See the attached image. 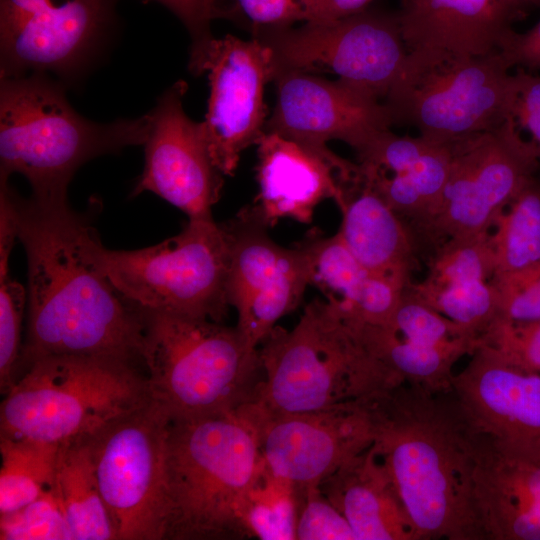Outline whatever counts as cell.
<instances>
[{
	"mask_svg": "<svg viewBox=\"0 0 540 540\" xmlns=\"http://www.w3.org/2000/svg\"><path fill=\"white\" fill-rule=\"evenodd\" d=\"M17 239L27 257V331L19 374L47 356L142 363L145 315L113 286L97 259L101 242L68 200L21 198L9 186Z\"/></svg>",
	"mask_w": 540,
	"mask_h": 540,
	"instance_id": "obj_1",
	"label": "cell"
},
{
	"mask_svg": "<svg viewBox=\"0 0 540 540\" xmlns=\"http://www.w3.org/2000/svg\"><path fill=\"white\" fill-rule=\"evenodd\" d=\"M374 446L420 540H482L474 507L476 434L450 392L400 383L369 397Z\"/></svg>",
	"mask_w": 540,
	"mask_h": 540,
	"instance_id": "obj_2",
	"label": "cell"
},
{
	"mask_svg": "<svg viewBox=\"0 0 540 540\" xmlns=\"http://www.w3.org/2000/svg\"><path fill=\"white\" fill-rule=\"evenodd\" d=\"M65 91L63 82L47 74L0 81V180L23 175L38 200L67 199L79 167L98 156L144 145L151 127L149 112L109 123L86 119Z\"/></svg>",
	"mask_w": 540,
	"mask_h": 540,
	"instance_id": "obj_3",
	"label": "cell"
},
{
	"mask_svg": "<svg viewBox=\"0 0 540 540\" xmlns=\"http://www.w3.org/2000/svg\"><path fill=\"white\" fill-rule=\"evenodd\" d=\"M262 462L258 429L244 406L211 415L170 419L165 539L249 538L240 509Z\"/></svg>",
	"mask_w": 540,
	"mask_h": 540,
	"instance_id": "obj_4",
	"label": "cell"
},
{
	"mask_svg": "<svg viewBox=\"0 0 540 540\" xmlns=\"http://www.w3.org/2000/svg\"><path fill=\"white\" fill-rule=\"evenodd\" d=\"M258 351L262 378L248 403L264 415L318 410L400 384L356 324L319 298L292 330L275 326Z\"/></svg>",
	"mask_w": 540,
	"mask_h": 540,
	"instance_id": "obj_5",
	"label": "cell"
},
{
	"mask_svg": "<svg viewBox=\"0 0 540 540\" xmlns=\"http://www.w3.org/2000/svg\"><path fill=\"white\" fill-rule=\"evenodd\" d=\"M143 312L149 396L171 419L232 411L252 399L262 378L259 351L236 326Z\"/></svg>",
	"mask_w": 540,
	"mask_h": 540,
	"instance_id": "obj_6",
	"label": "cell"
},
{
	"mask_svg": "<svg viewBox=\"0 0 540 540\" xmlns=\"http://www.w3.org/2000/svg\"><path fill=\"white\" fill-rule=\"evenodd\" d=\"M150 400L136 364L55 355L29 364L4 395L0 435L64 444L90 436Z\"/></svg>",
	"mask_w": 540,
	"mask_h": 540,
	"instance_id": "obj_7",
	"label": "cell"
},
{
	"mask_svg": "<svg viewBox=\"0 0 540 540\" xmlns=\"http://www.w3.org/2000/svg\"><path fill=\"white\" fill-rule=\"evenodd\" d=\"M96 253L113 286L142 311L217 322L227 315L231 242L226 222L189 219L180 233L156 245L111 250L100 242Z\"/></svg>",
	"mask_w": 540,
	"mask_h": 540,
	"instance_id": "obj_8",
	"label": "cell"
},
{
	"mask_svg": "<svg viewBox=\"0 0 540 540\" xmlns=\"http://www.w3.org/2000/svg\"><path fill=\"white\" fill-rule=\"evenodd\" d=\"M498 51L483 56L409 52L384 98L394 125L450 143L489 131L512 117L515 78Z\"/></svg>",
	"mask_w": 540,
	"mask_h": 540,
	"instance_id": "obj_9",
	"label": "cell"
},
{
	"mask_svg": "<svg viewBox=\"0 0 540 540\" xmlns=\"http://www.w3.org/2000/svg\"><path fill=\"white\" fill-rule=\"evenodd\" d=\"M170 416L151 399L89 436L116 540H163L168 524Z\"/></svg>",
	"mask_w": 540,
	"mask_h": 540,
	"instance_id": "obj_10",
	"label": "cell"
},
{
	"mask_svg": "<svg viewBox=\"0 0 540 540\" xmlns=\"http://www.w3.org/2000/svg\"><path fill=\"white\" fill-rule=\"evenodd\" d=\"M451 143L452 160L442 195L419 231L434 251L454 238L489 233L540 162L509 117L495 129Z\"/></svg>",
	"mask_w": 540,
	"mask_h": 540,
	"instance_id": "obj_11",
	"label": "cell"
},
{
	"mask_svg": "<svg viewBox=\"0 0 540 540\" xmlns=\"http://www.w3.org/2000/svg\"><path fill=\"white\" fill-rule=\"evenodd\" d=\"M119 0H0V78L84 72L114 32Z\"/></svg>",
	"mask_w": 540,
	"mask_h": 540,
	"instance_id": "obj_12",
	"label": "cell"
},
{
	"mask_svg": "<svg viewBox=\"0 0 540 540\" xmlns=\"http://www.w3.org/2000/svg\"><path fill=\"white\" fill-rule=\"evenodd\" d=\"M265 32L262 40L273 49L277 70L325 68L378 99L386 97L409 53L397 13L377 10Z\"/></svg>",
	"mask_w": 540,
	"mask_h": 540,
	"instance_id": "obj_13",
	"label": "cell"
},
{
	"mask_svg": "<svg viewBox=\"0 0 540 540\" xmlns=\"http://www.w3.org/2000/svg\"><path fill=\"white\" fill-rule=\"evenodd\" d=\"M190 70L207 73L208 110L202 123L208 153L223 175H232L241 153L257 144L266 116L264 87L275 77L273 49L262 39L232 35L192 47Z\"/></svg>",
	"mask_w": 540,
	"mask_h": 540,
	"instance_id": "obj_14",
	"label": "cell"
},
{
	"mask_svg": "<svg viewBox=\"0 0 540 540\" xmlns=\"http://www.w3.org/2000/svg\"><path fill=\"white\" fill-rule=\"evenodd\" d=\"M231 242L227 297L236 327L255 348L294 310L309 286L303 250L274 242L251 206L226 222Z\"/></svg>",
	"mask_w": 540,
	"mask_h": 540,
	"instance_id": "obj_15",
	"label": "cell"
},
{
	"mask_svg": "<svg viewBox=\"0 0 540 540\" xmlns=\"http://www.w3.org/2000/svg\"><path fill=\"white\" fill-rule=\"evenodd\" d=\"M369 397L278 415L245 406L256 423L266 464L276 475L303 487L319 485L374 443Z\"/></svg>",
	"mask_w": 540,
	"mask_h": 540,
	"instance_id": "obj_16",
	"label": "cell"
},
{
	"mask_svg": "<svg viewBox=\"0 0 540 540\" xmlns=\"http://www.w3.org/2000/svg\"><path fill=\"white\" fill-rule=\"evenodd\" d=\"M454 374L452 394L469 425L503 453L540 461V374L479 343Z\"/></svg>",
	"mask_w": 540,
	"mask_h": 540,
	"instance_id": "obj_17",
	"label": "cell"
},
{
	"mask_svg": "<svg viewBox=\"0 0 540 540\" xmlns=\"http://www.w3.org/2000/svg\"><path fill=\"white\" fill-rule=\"evenodd\" d=\"M186 91V82H175L149 112L145 165L132 196L149 191L189 219L213 218L212 207L220 198L223 174L210 158L202 123L193 121L184 111Z\"/></svg>",
	"mask_w": 540,
	"mask_h": 540,
	"instance_id": "obj_18",
	"label": "cell"
},
{
	"mask_svg": "<svg viewBox=\"0 0 540 540\" xmlns=\"http://www.w3.org/2000/svg\"><path fill=\"white\" fill-rule=\"evenodd\" d=\"M274 78L277 101L264 132L318 151L328 150L329 140H341L356 151L394 125L384 102L339 79L293 69H279Z\"/></svg>",
	"mask_w": 540,
	"mask_h": 540,
	"instance_id": "obj_19",
	"label": "cell"
},
{
	"mask_svg": "<svg viewBox=\"0 0 540 540\" xmlns=\"http://www.w3.org/2000/svg\"><path fill=\"white\" fill-rule=\"evenodd\" d=\"M256 145L259 191L251 208L268 228L285 218L311 223L320 202H337L338 177L356 167L329 149L318 151L272 132H264Z\"/></svg>",
	"mask_w": 540,
	"mask_h": 540,
	"instance_id": "obj_20",
	"label": "cell"
},
{
	"mask_svg": "<svg viewBox=\"0 0 540 540\" xmlns=\"http://www.w3.org/2000/svg\"><path fill=\"white\" fill-rule=\"evenodd\" d=\"M526 7L524 0H402L397 17L408 52L483 56L499 51Z\"/></svg>",
	"mask_w": 540,
	"mask_h": 540,
	"instance_id": "obj_21",
	"label": "cell"
},
{
	"mask_svg": "<svg viewBox=\"0 0 540 540\" xmlns=\"http://www.w3.org/2000/svg\"><path fill=\"white\" fill-rule=\"evenodd\" d=\"M476 434L474 507L482 540H540V461Z\"/></svg>",
	"mask_w": 540,
	"mask_h": 540,
	"instance_id": "obj_22",
	"label": "cell"
},
{
	"mask_svg": "<svg viewBox=\"0 0 540 540\" xmlns=\"http://www.w3.org/2000/svg\"><path fill=\"white\" fill-rule=\"evenodd\" d=\"M490 233L447 240L435 251L429 272L405 291L480 336L496 316Z\"/></svg>",
	"mask_w": 540,
	"mask_h": 540,
	"instance_id": "obj_23",
	"label": "cell"
},
{
	"mask_svg": "<svg viewBox=\"0 0 540 540\" xmlns=\"http://www.w3.org/2000/svg\"><path fill=\"white\" fill-rule=\"evenodd\" d=\"M319 486L345 517L356 540H420L374 444L342 464Z\"/></svg>",
	"mask_w": 540,
	"mask_h": 540,
	"instance_id": "obj_24",
	"label": "cell"
},
{
	"mask_svg": "<svg viewBox=\"0 0 540 540\" xmlns=\"http://www.w3.org/2000/svg\"><path fill=\"white\" fill-rule=\"evenodd\" d=\"M337 234L370 272L405 289L415 262L413 235L385 201L359 175L339 182Z\"/></svg>",
	"mask_w": 540,
	"mask_h": 540,
	"instance_id": "obj_25",
	"label": "cell"
},
{
	"mask_svg": "<svg viewBox=\"0 0 540 540\" xmlns=\"http://www.w3.org/2000/svg\"><path fill=\"white\" fill-rule=\"evenodd\" d=\"M304 252L309 286L351 321L387 325L401 300V287L366 269L339 235L324 236L317 230L297 243Z\"/></svg>",
	"mask_w": 540,
	"mask_h": 540,
	"instance_id": "obj_26",
	"label": "cell"
},
{
	"mask_svg": "<svg viewBox=\"0 0 540 540\" xmlns=\"http://www.w3.org/2000/svg\"><path fill=\"white\" fill-rule=\"evenodd\" d=\"M54 489L74 540H116L98 485L89 436L61 445Z\"/></svg>",
	"mask_w": 540,
	"mask_h": 540,
	"instance_id": "obj_27",
	"label": "cell"
},
{
	"mask_svg": "<svg viewBox=\"0 0 540 540\" xmlns=\"http://www.w3.org/2000/svg\"><path fill=\"white\" fill-rule=\"evenodd\" d=\"M358 329L369 351L398 383L437 393L452 391L455 363L479 345L426 346L401 339L382 326L359 324Z\"/></svg>",
	"mask_w": 540,
	"mask_h": 540,
	"instance_id": "obj_28",
	"label": "cell"
},
{
	"mask_svg": "<svg viewBox=\"0 0 540 540\" xmlns=\"http://www.w3.org/2000/svg\"><path fill=\"white\" fill-rule=\"evenodd\" d=\"M61 445L0 435V514L54 489Z\"/></svg>",
	"mask_w": 540,
	"mask_h": 540,
	"instance_id": "obj_29",
	"label": "cell"
},
{
	"mask_svg": "<svg viewBox=\"0 0 540 540\" xmlns=\"http://www.w3.org/2000/svg\"><path fill=\"white\" fill-rule=\"evenodd\" d=\"M494 227L495 232L489 236L493 277L540 265V178L535 175L528 180Z\"/></svg>",
	"mask_w": 540,
	"mask_h": 540,
	"instance_id": "obj_30",
	"label": "cell"
},
{
	"mask_svg": "<svg viewBox=\"0 0 540 540\" xmlns=\"http://www.w3.org/2000/svg\"><path fill=\"white\" fill-rule=\"evenodd\" d=\"M301 488L276 475L264 458L247 488L240 509L249 538L295 540Z\"/></svg>",
	"mask_w": 540,
	"mask_h": 540,
	"instance_id": "obj_31",
	"label": "cell"
},
{
	"mask_svg": "<svg viewBox=\"0 0 540 540\" xmlns=\"http://www.w3.org/2000/svg\"><path fill=\"white\" fill-rule=\"evenodd\" d=\"M382 327L401 339L419 345L480 343L478 335L412 297L405 290L390 322Z\"/></svg>",
	"mask_w": 540,
	"mask_h": 540,
	"instance_id": "obj_32",
	"label": "cell"
},
{
	"mask_svg": "<svg viewBox=\"0 0 540 540\" xmlns=\"http://www.w3.org/2000/svg\"><path fill=\"white\" fill-rule=\"evenodd\" d=\"M0 539L74 540L55 489L13 512L0 514Z\"/></svg>",
	"mask_w": 540,
	"mask_h": 540,
	"instance_id": "obj_33",
	"label": "cell"
},
{
	"mask_svg": "<svg viewBox=\"0 0 540 540\" xmlns=\"http://www.w3.org/2000/svg\"><path fill=\"white\" fill-rule=\"evenodd\" d=\"M9 263H0V391L6 394L19 374L21 324L27 293L9 276Z\"/></svg>",
	"mask_w": 540,
	"mask_h": 540,
	"instance_id": "obj_34",
	"label": "cell"
},
{
	"mask_svg": "<svg viewBox=\"0 0 540 540\" xmlns=\"http://www.w3.org/2000/svg\"><path fill=\"white\" fill-rule=\"evenodd\" d=\"M512 365L540 374V320L513 322L494 319L480 336Z\"/></svg>",
	"mask_w": 540,
	"mask_h": 540,
	"instance_id": "obj_35",
	"label": "cell"
},
{
	"mask_svg": "<svg viewBox=\"0 0 540 540\" xmlns=\"http://www.w3.org/2000/svg\"><path fill=\"white\" fill-rule=\"evenodd\" d=\"M296 528L298 540H356L341 512L319 485L303 486Z\"/></svg>",
	"mask_w": 540,
	"mask_h": 540,
	"instance_id": "obj_36",
	"label": "cell"
},
{
	"mask_svg": "<svg viewBox=\"0 0 540 540\" xmlns=\"http://www.w3.org/2000/svg\"><path fill=\"white\" fill-rule=\"evenodd\" d=\"M496 294V316L513 322L540 320V265L491 279ZM493 319V320H494Z\"/></svg>",
	"mask_w": 540,
	"mask_h": 540,
	"instance_id": "obj_37",
	"label": "cell"
},
{
	"mask_svg": "<svg viewBox=\"0 0 540 540\" xmlns=\"http://www.w3.org/2000/svg\"><path fill=\"white\" fill-rule=\"evenodd\" d=\"M213 15L214 19H245L265 31L306 20L304 0H214Z\"/></svg>",
	"mask_w": 540,
	"mask_h": 540,
	"instance_id": "obj_38",
	"label": "cell"
},
{
	"mask_svg": "<svg viewBox=\"0 0 540 540\" xmlns=\"http://www.w3.org/2000/svg\"><path fill=\"white\" fill-rule=\"evenodd\" d=\"M514 78L516 95L511 116L518 129L529 133L540 162V76L518 68Z\"/></svg>",
	"mask_w": 540,
	"mask_h": 540,
	"instance_id": "obj_39",
	"label": "cell"
},
{
	"mask_svg": "<svg viewBox=\"0 0 540 540\" xmlns=\"http://www.w3.org/2000/svg\"><path fill=\"white\" fill-rule=\"evenodd\" d=\"M157 2L171 11L187 28L192 47L209 40L210 22L214 19V0H143Z\"/></svg>",
	"mask_w": 540,
	"mask_h": 540,
	"instance_id": "obj_40",
	"label": "cell"
},
{
	"mask_svg": "<svg viewBox=\"0 0 540 540\" xmlns=\"http://www.w3.org/2000/svg\"><path fill=\"white\" fill-rule=\"evenodd\" d=\"M499 52L511 67L540 70V20L523 33L509 31Z\"/></svg>",
	"mask_w": 540,
	"mask_h": 540,
	"instance_id": "obj_41",
	"label": "cell"
},
{
	"mask_svg": "<svg viewBox=\"0 0 540 540\" xmlns=\"http://www.w3.org/2000/svg\"><path fill=\"white\" fill-rule=\"evenodd\" d=\"M372 0H304L305 22L326 23L367 9Z\"/></svg>",
	"mask_w": 540,
	"mask_h": 540,
	"instance_id": "obj_42",
	"label": "cell"
},
{
	"mask_svg": "<svg viewBox=\"0 0 540 540\" xmlns=\"http://www.w3.org/2000/svg\"><path fill=\"white\" fill-rule=\"evenodd\" d=\"M524 1L527 4V6L533 5V6L540 7V0H524Z\"/></svg>",
	"mask_w": 540,
	"mask_h": 540,
	"instance_id": "obj_43",
	"label": "cell"
}]
</instances>
